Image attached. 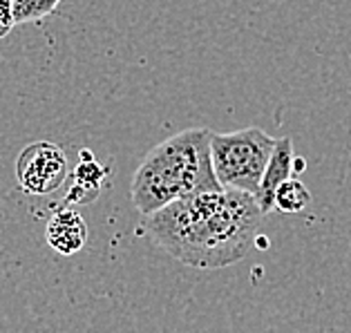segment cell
I'll list each match as a JSON object with an SVG mask.
<instances>
[{"mask_svg":"<svg viewBox=\"0 0 351 333\" xmlns=\"http://www.w3.org/2000/svg\"><path fill=\"white\" fill-rule=\"evenodd\" d=\"M210 134L206 127H188L143 157L130 184V197L141 217L188 195L224 190L213 170Z\"/></svg>","mask_w":351,"mask_h":333,"instance_id":"2","label":"cell"},{"mask_svg":"<svg viewBox=\"0 0 351 333\" xmlns=\"http://www.w3.org/2000/svg\"><path fill=\"white\" fill-rule=\"evenodd\" d=\"M49 249L61 255H76L88 244V224L74 208H61L49 217L45 226Z\"/></svg>","mask_w":351,"mask_h":333,"instance_id":"6","label":"cell"},{"mask_svg":"<svg viewBox=\"0 0 351 333\" xmlns=\"http://www.w3.org/2000/svg\"><path fill=\"white\" fill-rule=\"evenodd\" d=\"M79 166L74 168V184L76 186H83V188H90L94 193H101V186L106 184V177H108V170L94 159L92 150L83 148L79 152Z\"/></svg>","mask_w":351,"mask_h":333,"instance_id":"8","label":"cell"},{"mask_svg":"<svg viewBox=\"0 0 351 333\" xmlns=\"http://www.w3.org/2000/svg\"><path fill=\"white\" fill-rule=\"evenodd\" d=\"M97 197H99V193L90 190V188H83V186L72 184V188L67 190L65 201H67V204H76V206H85V204L97 201Z\"/></svg>","mask_w":351,"mask_h":333,"instance_id":"10","label":"cell"},{"mask_svg":"<svg viewBox=\"0 0 351 333\" xmlns=\"http://www.w3.org/2000/svg\"><path fill=\"white\" fill-rule=\"evenodd\" d=\"M14 25V3L12 0H0V38H5Z\"/></svg>","mask_w":351,"mask_h":333,"instance_id":"11","label":"cell"},{"mask_svg":"<svg viewBox=\"0 0 351 333\" xmlns=\"http://www.w3.org/2000/svg\"><path fill=\"white\" fill-rule=\"evenodd\" d=\"M311 204V193L300 179L291 177L285 184L278 188L276 193V208L280 212H287V215H295V212H302L306 206Z\"/></svg>","mask_w":351,"mask_h":333,"instance_id":"7","label":"cell"},{"mask_svg":"<svg viewBox=\"0 0 351 333\" xmlns=\"http://www.w3.org/2000/svg\"><path fill=\"white\" fill-rule=\"evenodd\" d=\"M70 177V164L61 146L52 141H34L16 159V182L25 195H52Z\"/></svg>","mask_w":351,"mask_h":333,"instance_id":"4","label":"cell"},{"mask_svg":"<svg viewBox=\"0 0 351 333\" xmlns=\"http://www.w3.org/2000/svg\"><path fill=\"white\" fill-rule=\"evenodd\" d=\"M262 217L253 195L219 190L168 204L141 217L139 230L182 264L224 269L244 260L253 249Z\"/></svg>","mask_w":351,"mask_h":333,"instance_id":"1","label":"cell"},{"mask_svg":"<svg viewBox=\"0 0 351 333\" xmlns=\"http://www.w3.org/2000/svg\"><path fill=\"white\" fill-rule=\"evenodd\" d=\"M293 141L289 136H282V139L276 141V150H273L269 166L264 170L260 190L255 195V201H258L262 215H267V212L276 208V193L293 175Z\"/></svg>","mask_w":351,"mask_h":333,"instance_id":"5","label":"cell"},{"mask_svg":"<svg viewBox=\"0 0 351 333\" xmlns=\"http://www.w3.org/2000/svg\"><path fill=\"white\" fill-rule=\"evenodd\" d=\"M14 3V21L16 25L36 23L52 14L61 0H12Z\"/></svg>","mask_w":351,"mask_h":333,"instance_id":"9","label":"cell"},{"mask_svg":"<svg viewBox=\"0 0 351 333\" xmlns=\"http://www.w3.org/2000/svg\"><path fill=\"white\" fill-rule=\"evenodd\" d=\"M276 141L260 127L228 134H210V159L219 186L224 190L258 195L264 170L276 150Z\"/></svg>","mask_w":351,"mask_h":333,"instance_id":"3","label":"cell"},{"mask_svg":"<svg viewBox=\"0 0 351 333\" xmlns=\"http://www.w3.org/2000/svg\"><path fill=\"white\" fill-rule=\"evenodd\" d=\"M306 168V164H304V161L302 159H293V175H298V173H302V170Z\"/></svg>","mask_w":351,"mask_h":333,"instance_id":"12","label":"cell"}]
</instances>
